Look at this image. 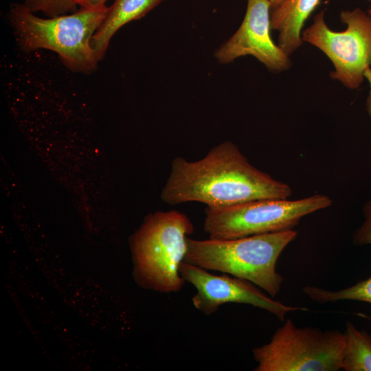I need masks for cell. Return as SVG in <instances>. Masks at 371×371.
Here are the masks:
<instances>
[{
  "label": "cell",
  "instance_id": "1",
  "mask_svg": "<svg viewBox=\"0 0 371 371\" xmlns=\"http://www.w3.org/2000/svg\"><path fill=\"white\" fill-rule=\"evenodd\" d=\"M162 189L169 205L199 202L218 207L264 199H288L290 186L253 166L232 142L212 148L202 159L177 157Z\"/></svg>",
  "mask_w": 371,
  "mask_h": 371
},
{
  "label": "cell",
  "instance_id": "2",
  "mask_svg": "<svg viewBox=\"0 0 371 371\" xmlns=\"http://www.w3.org/2000/svg\"><path fill=\"white\" fill-rule=\"evenodd\" d=\"M296 236L290 229L234 239L188 237L183 261L248 280L274 297L283 282L276 271L278 258Z\"/></svg>",
  "mask_w": 371,
  "mask_h": 371
},
{
  "label": "cell",
  "instance_id": "3",
  "mask_svg": "<svg viewBox=\"0 0 371 371\" xmlns=\"http://www.w3.org/2000/svg\"><path fill=\"white\" fill-rule=\"evenodd\" d=\"M193 231L192 223L181 212L148 215L131 240L135 281L162 293L180 291L186 280L179 266L187 251V238Z\"/></svg>",
  "mask_w": 371,
  "mask_h": 371
},
{
  "label": "cell",
  "instance_id": "4",
  "mask_svg": "<svg viewBox=\"0 0 371 371\" xmlns=\"http://www.w3.org/2000/svg\"><path fill=\"white\" fill-rule=\"evenodd\" d=\"M107 10L106 6L100 9L81 8L71 14L43 19L23 3H14L9 19L23 49L52 50L69 69L88 72L95 69L98 61L91 39Z\"/></svg>",
  "mask_w": 371,
  "mask_h": 371
},
{
  "label": "cell",
  "instance_id": "5",
  "mask_svg": "<svg viewBox=\"0 0 371 371\" xmlns=\"http://www.w3.org/2000/svg\"><path fill=\"white\" fill-rule=\"evenodd\" d=\"M328 196L264 199L205 210L204 231L212 239H234L293 229L302 218L330 206Z\"/></svg>",
  "mask_w": 371,
  "mask_h": 371
},
{
  "label": "cell",
  "instance_id": "6",
  "mask_svg": "<svg viewBox=\"0 0 371 371\" xmlns=\"http://www.w3.org/2000/svg\"><path fill=\"white\" fill-rule=\"evenodd\" d=\"M346 346L338 330L297 328L284 321L270 341L253 348L256 371H337L341 369Z\"/></svg>",
  "mask_w": 371,
  "mask_h": 371
},
{
  "label": "cell",
  "instance_id": "7",
  "mask_svg": "<svg viewBox=\"0 0 371 371\" xmlns=\"http://www.w3.org/2000/svg\"><path fill=\"white\" fill-rule=\"evenodd\" d=\"M347 28L334 32L326 25L324 11L302 33V39L319 49L335 67L330 77L350 89H358L371 68V15L359 8L340 13Z\"/></svg>",
  "mask_w": 371,
  "mask_h": 371
},
{
  "label": "cell",
  "instance_id": "8",
  "mask_svg": "<svg viewBox=\"0 0 371 371\" xmlns=\"http://www.w3.org/2000/svg\"><path fill=\"white\" fill-rule=\"evenodd\" d=\"M179 272L186 282L196 289L192 302L195 308L205 315L213 314L221 305L226 303L251 305L271 313L282 322L289 312L308 310L275 300L248 280L226 274L216 276L185 261L181 263Z\"/></svg>",
  "mask_w": 371,
  "mask_h": 371
},
{
  "label": "cell",
  "instance_id": "9",
  "mask_svg": "<svg viewBox=\"0 0 371 371\" xmlns=\"http://www.w3.org/2000/svg\"><path fill=\"white\" fill-rule=\"evenodd\" d=\"M271 3L267 0H247L243 21L234 34L215 52L219 63L251 55L275 72L291 65L289 56L271 37Z\"/></svg>",
  "mask_w": 371,
  "mask_h": 371
},
{
  "label": "cell",
  "instance_id": "10",
  "mask_svg": "<svg viewBox=\"0 0 371 371\" xmlns=\"http://www.w3.org/2000/svg\"><path fill=\"white\" fill-rule=\"evenodd\" d=\"M320 1L286 0L271 10V28L279 32L278 46L289 56L302 45V27Z\"/></svg>",
  "mask_w": 371,
  "mask_h": 371
},
{
  "label": "cell",
  "instance_id": "11",
  "mask_svg": "<svg viewBox=\"0 0 371 371\" xmlns=\"http://www.w3.org/2000/svg\"><path fill=\"white\" fill-rule=\"evenodd\" d=\"M164 0H115L91 39L98 60L106 53L111 38L126 23L141 19Z\"/></svg>",
  "mask_w": 371,
  "mask_h": 371
},
{
  "label": "cell",
  "instance_id": "12",
  "mask_svg": "<svg viewBox=\"0 0 371 371\" xmlns=\"http://www.w3.org/2000/svg\"><path fill=\"white\" fill-rule=\"evenodd\" d=\"M346 346L341 369L345 371H371V336L359 330L351 322L344 332Z\"/></svg>",
  "mask_w": 371,
  "mask_h": 371
},
{
  "label": "cell",
  "instance_id": "13",
  "mask_svg": "<svg viewBox=\"0 0 371 371\" xmlns=\"http://www.w3.org/2000/svg\"><path fill=\"white\" fill-rule=\"evenodd\" d=\"M303 292L318 303L355 300L371 304V277L341 290L331 291L315 286H306Z\"/></svg>",
  "mask_w": 371,
  "mask_h": 371
},
{
  "label": "cell",
  "instance_id": "14",
  "mask_svg": "<svg viewBox=\"0 0 371 371\" xmlns=\"http://www.w3.org/2000/svg\"><path fill=\"white\" fill-rule=\"evenodd\" d=\"M23 5L32 12L41 11L48 17L74 12L77 6L75 0H24Z\"/></svg>",
  "mask_w": 371,
  "mask_h": 371
},
{
  "label": "cell",
  "instance_id": "15",
  "mask_svg": "<svg viewBox=\"0 0 371 371\" xmlns=\"http://www.w3.org/2000/svg\"><path fill=\"white\" fill-rule=\"evenodd\" d=\"M364 221L353 234V242L357 245L371 244V200L363 207Z\"/></svg>",
  "mask_w": 371,
  "mask_h": 371
},
{
  "label": "cell",
  "instance_id": "16",
  "mask_svg": "<svg viewBox=\"0 0 371 371\" xmlns=\"http://www.w3.org/2000/svg\"><path fill=\"white\" fill-rule=\"evenodd\" d=\"M106 0H75L77 5L88 9H100L106 7Z\"/></svg>",
  "mask_w": 371,
  "mask_h": 371
},
{
  "label": "cell",
  "instance_id": "17",
  "mask_svg": "<svg viewBox=\"0 0 371 371\" xmlns=\"http://www.w3.org/2000/svg\"><path fill=\"white\" fill-rule=\"evenodd\" d=\"M365 78L370 87L368 95L366 99V109L369 115L371 116V68H369L366 71Z\"/></svg>",
  "mask_w": 371,
  "mask_h": 371
},
{
  "label": "cell",
  "instance_id": "18",
  "mask_svg": "<svg viewBox=\"0 0 371 371\" xmlns=\"http://www.w3.org/2000/svg\"><path fill=\"white\" fill-rule=\"evenodd\" d=\"M271 3V10L276 8L286 0H267Z\"/></svg>",
  "mask_w": 371,
  "mask_h": 371
},
{
  "label": "cell",
  "instance_id": "19",
  "mask_svg": "<svg viewBox=\"0 0 371 371\" xmlns=\"http://www.w3.org/2000/svg\"><path fill=\"white\" fill-rule=\"evenodd\" d=\"M358 315H359V316L362 317L367 318V319H368L369 320L371 321V315L368 316V315H366L365 314H363V313H359Z\"/></svg>",
  "mask_w": 371,
  "mask_h": 371
},
{
  "label": "cell",
  "instance_id": "20",
  "mask_svg": "<svg viewBox=\"0 0 371 371\" xmlns=\"http://www.w3.org/2000/svg\"><path fill=\"white\" fill-rule=\"evenodd\" d=\"M368 1H371V0H368ZM368 13L370 15H371V8L368 10Z\"/></svg>",
  "mask_w": 371,
  "mask_h": 371
}]
</instances>
